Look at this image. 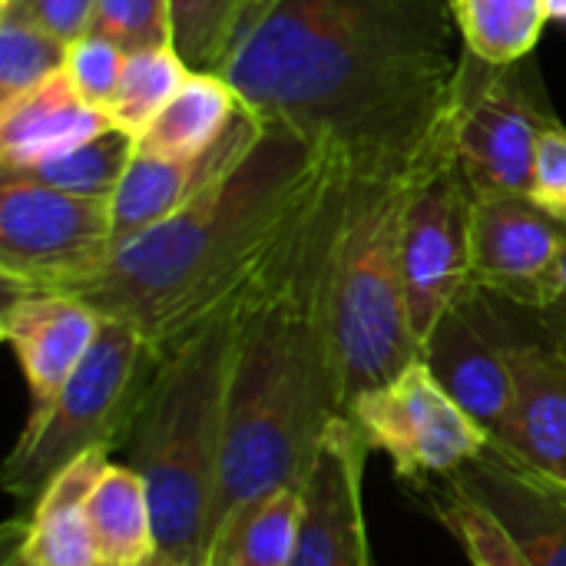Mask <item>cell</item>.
<instances>
[{
    "instance_id": "6da1fadb",
    "label": "cell",
    "mask_w": 566,
    "mask_h": 566,
    "mask_svg": "<svg viewBox=\"0 0 566 566\" xmlns=\"http://www.w3.org/2000/svg\"><path fill=\"white\" fill-rule=\"evenodd\" d=\"M464 60L451 0H259L222 76L345 182L411 186L454 163Z\"/></svg>"
},
{
    "instance_id": "7a4b0ae2",
    "label": "cell",
    "mask_w": 566,
    "mask_h": 566,
    "mask_svg": "<svg viewBox=\"0 0 566 566\" xmlns=\"http://www.w3.org/2000/svg\"><path fill=\"white\" fill-rule=\"evenodd\" d=\"M342 189V169L315 143L262 116L255 139L209 186L63 295L126 322L163 361L275 282L318 239Z\"/></svg>"
},
{
    "instance_id": "3957f363",
    "label": "cell",
    "mask_w": 566,
    "mask_h": 566,
    "mask_svg": "<svg viewBox=\"0 0 566 566\" xmlns=\"http://www.w3.org/2000/svg\"><path fill=\"white\" fill-rule=\"evenodd\" d=\"M325 229L239 312L209 537L235 507L279 488H302L332 424L345 415L318 308Z\"/></svg>"
},
{
    "instance_id": "277c9868",
    "label": "cell",
    "mask_w": 566,
    "mask_h": 566,
    "mask_svg": "<svg viewBox=\"0 0 566 566\" xmlns=\"http://www.w3.org/2000/svg\"><path fill=\"white\" fill-rule=\"evenodd\" d=\"M239 312L159 361L126 438L129 464L149 488L159 557L172 566H206Z\"/></svg>"
},
{
    "instance_id": "5b68a950",
    "label": "cell",
    "mask_w": 566,
    "mask_h": 566,
    "mask_svg": "<svg viewBox=\"0 0 566 566\" xmlns=\"http://www.w3.org/2000/svg\"><path fill=\"white\" fill-rule=\"evenodd\" d=\"M405 186L345 182L318 252V308L345 411L421 358L401 275Z\"/></svg>"
},
{
    "instance_id": "8992f818",
    "label": "cell",
    "mask_w": 566,
    "mask_h": 566,
    "mask_svg": "<svg viewBox=\"0 0 566 566\" xmlns=\"http://www.w3.org/2000/svg\"><path fill=\"white\" fill-rule=\"evenodd\" d=\"M159 368V358L139 338L136 328L116 318H103V328L60 388L43 408L27 415V424L10 448L0 488L33 507L43 488L80 454L119 448L136 421L143 395Z\"/></svg>"
},
{
    "instance_id": "52a82bcc",
    "label": "cell",
    "mask_w": 566,
    "mask_h": 566,
    "mask_svg": "<svg viewBox=\"0 0 566 566\" xmlns=\"http://www.w3.org/2000/svg\"><path fill=\"white\" fill-rule=\"evenodd\" d=\"M113 252L109 199H83L0 172V275L7 295L63 292Z\"/></svg>"
},
{
    "instance_id": "ba28073f",
    "label": "cell",
    "mask_w": 566,
    "mask_h": 566,
    "mask_svg": "<svg viewBox=\"0 0 566 566\" xmlns=\"http://www.w3.org/2000/svg\"><path fill=\"white\" fill-rule=\"evenodd\" d=\"M345 415L405 481L451 478L491 444V431L441 388L421 358L355 398Z\"/></svg>"
},
{
    "instance_id": "9c48e42d",
    "label": "cell",
    "mask_w": 566,
    "mask_h": 566,
    "mask_svg": "<svg viewBox=\"0 0 566 566\" xmlns=\"http://www.w3.org/2000/svg\"><path fill=\"white\" fill-rule=\"evenodd\" d=\"M554 123L511 66L468 53L454 113V163L471 196H527L544 129Z\"/></svg>"
},
{
    "instance_id": "30bf717a",
    "label": "cell",
    "mask_w": 566,
    "mask_h": 566,
    "mask_svg": "<svg viewBox=\"0 0 566 566\" xmlns=\"http://www.w3.org/2000/svg\"><path fill=\"white\" fill-rule=\"evenodd\" d=\"M471 189L458 163L405 186L401 196V275L418 342L474 292L471 282Z\"/></svg>"
},
{
    "instance_id": "8fae6325",
    "label": "cell",
    "mask_w": 566,
    "mask_h": 566,
    "mask_svg": "<svg viewBox=\"0 0 566 566\" xmlns=\"http://www.w3.org/2000/svg\"><path fill=\"white\" fill-rule=\"evenodd\" d=\"M566 226L527 196H474L471 282L517 312H544L554 298Z\"/></svg>"
},
{
    "instance_id": "7c38bea8",
    "label": "cell",
    "mask_w": 566,
    "mask_h": 566,
    "mask_svg": "<svg viewBox=\"0 0 566 566\" xmlns=\"http://www.w3.org/2000/svg\"><path fill=\"white\" fill-rule=\"evenodd\" d=\"M514 335L497 318L494 298L474 289L424 338L421 361L441 388L481 424L497 434L514 405Z\"/></svg>"
},
{
    "instance_id": "4fadbf2b",
    "label": "cell",
    "mask_w": 566,
    "mask_h": 566,
    "mask_svg": "<svg viewBox=\"0 0 566 566\" xmlns=\"http://www.w3.org/2000/svg\"><path fill=\"white\" fill-rule=\"evenodd\" d=\"M368 454L365 434L342 415L305 478V521L292 566H371L365 517Z\"/></svg>"
},
{
    "instance_id": "5bb4252c",
    "label": "cell",
    "mask_w": 566,
    "mask_h": 566,
    "mask_svg": "<svg viewBox=\"0 0 566 566\" xmlns=\"http://www.w3.org/2000/svg\"><path fill=\"white\" fill-rule=\"evenodd\" d=\"M103 328V315L63 292L7 295L0 335L30 391V415L43 411L80 368Z\"/></svg>"
},
{
    "instance_id": "9a60e30c",
    "label": "cell",
    "mask_w": 566,
    "mask_h": 566,
    "mask_svg": "<svg viewBox=\"0 0 566 566\" xmlns=\"http://www.w3.org/2000/svg\"><path fill=\"white\" fill-rule=\"evenodd\" d=\"M517 541L534 566H566V488L537 474L494 438L481 458L444 478Z\"/></svg>"
},
{
    "instance_id": "2e32d148",
    "label": "cell",
    "mask_w": 566,
    "mask_h": 566,
    "mask_svg": "<svg viewBox=\"0 0 566 566\" xmlns=\"http://www.w3.org/2000/svg\"><path fill=\"white\" fill-rule=\"evenodd\" d=\"M262 129V116L249 106L239 109L222 139L192 159H166L153 153L133 156L126 176L109 196V222H113V249L149 232L172 212H179L202 186H209Z\"/></svg>"
},
{
    "instance_id": "e0dca14e",
    "label": "cell",
    "mask_w": 566,
    "mask_h": 566,
    "mask_svg": "<svg viewBox=\"0 0 566 566\" xmlns=\"http://www.w3.org/2000/svg\"><path fill=\"white\" fill-rule=\"evenodd\" d=\"M514 405L494 441L537 474L566 488V352L547 335L511 345Z\"/></svg>"
},
{
    "instance_id": "ac0fdd59",
    "label": "cell",
    "mask_w": 566,
    "mask_h": 566,
    "mask_svg": "<svg viewBox=\"0 0 566 566\" xmlns=\"http://www.w3.org/2000/svg\"><path fill=\"white\" fill-rule=\"evenodd\" d=\"M109 126V116L90 106L60 73L0 109V172H27Z\"/></svg>"
},
{
    "instance_id": "d6986e66",
    "label": "cell",
    "mask_w": 566,
    "mask_h": 566,
    "mask_svg": "<svg viewBox=\"0 0 566 566\" xmlns=\"http://www.w3.org/2000/svg\"><path fill=\"white\" fill-rule=\"evenodd\" d=\"M109 464V451H86L70 461L17 524L13 547L36 566H99L86 517L90 491Z\"/></svg>"
},
{
    "instance_id": "ffe728a7",
    "label": "cell",
    "mask_w": 566,
    "mask_h": 566,
    "mask_svg": "<svg viewBox=\"0 0 566 566\" xmlns=\"http://www.w3.org/2000/svg\"><path fill=\"white\" fill-rule=\"evenodd\" d=\"M99 566H146L159 557L153 501L133 464H106L86 501Z\"/></svg>"
},
{
    "instance_id": "44dd1931",
    "label": "cell",
    "mask_w": 566,
    "mask_h": 566,
    "mask_svg": "<svg viewBox=\"0 0 566 566\" xmlns=\"http://www.w3.org/2000/svg\"><path fill=\"white\" fill-rule=\"evenodd\" d=\"M305 521V484L235 507L209 537L206 566H292Z\"/></svg>"
},
{
    "instance_id": "7402d4cb",
    "label": "cell",
    "mask_w": 566,
    "mask_h": 566,
    "mask_svg": "<svg viewBox=\"0 0 566 566\" xmlns=\"http://www.w3.org/2000/svg\"><path fill=\"white\" fill-rule=\"evenodd\" d=\"M242 96L222 73H189L179 93L136 139L139 153L192 159L209 153L242 109Z\"/></svg>"
},
{
    "instance_id": "603a6c76",
    "label": "cell",
    "mask_w": 566,
    "mask_h": 566,
    "mask_svg": "<svg viewBox=\"0 0 566 566\" xmlns=\"http://www.w3.org/2000/svg\"><path fill=\"white\" fill-rule=\"evenodd\" d=\"M451 10L468 53L494 66H514L534 53L551 23L547 0H451Z\"/></svg>"
},
{
    "instance_id": "cb8c5ba5",
    "label": "cell",
    "mask_w": 566,
    "mask_h": 566,
    "mask_svg": "<svg viewBox=\"0 0 566 566\" xmlns=\"http://www.w3.org/2000/svg\"><path fill=\"white\" fill-rule=\"evenodd\" d=\"M136 149H139L136 136H129L119 126H109L99 136L80 143L76 149H70V153H63L56 159H46V163H40V166H33L27 172H17V176L36 179V182L63 189L70 196L109 199L116 192L119 179L126 176Z\"/></svg>"
},
{
    "instance_id": "d4e9b609",
    "label": "cell",
    "mask_w": 566,
    "mask_h": 566,
    "mask_svg": "<svg viewBox=\"0 0 566 566\" xmlns=\"http://www.w3.org/2000/svg\"><path fill=\"white\" fill-rule=\"evenodd\" d=\"M189 73L192 70L176 53V46L126 53L116 96L106 106L109 123L139 139L146 133V126L163 113V106L179 93V86L189 80Z\"/></svg>"
},
{
    "instance_id": "484cf974",
    "label": "cell",
    "mask_w": 566,
    "mask_h": 566,
    "mask_svg": "<svg viewBox=\"0 0 566 566\" xmlns=\"http://www.w3.org/2000/svg\"><path fill=\"white\" fill-rule=\"evenodd\" d=\"M259 0H169L172 46L196 73H222Z\"/></svg>"
},
{
    "instance_id": "4316f807",
    "label": "cell",
    "mask_w": 566,
    "mask_h": 566,
    "mask_svg": "<svg viewBox=\"0 0 566 566\" xmlns=\"http://www.w3.org/2000/svg\"><path fill=\"white\" fill-rule=\"evenodd\" d=\"M66 50L70 43L10 10H0V109L60 76Z\"/></svg>"
},
{
    "instance_id": "83f0119b",
    "label": "cell",
    "mask_w": 566,
    "mask_h": 566,
    "mask_svg": "<svg viewBox=\"0 0 566 566\" xmlns=\"http://www.w3.org/2000/svg\"><path fill=\"white\" fill-rule=\"evenodd\" d=\"M431 501L441 524L454 534L471 566H534L517 547V541L501 527V521L474 497L458 491L451 481L438 488Z\"/></svg>"
},
{
    "instance_id": "f1b7e54d",
    "label": "cell",
    "mask_w": 566,
    "mask_h": 566,
    "mask_svg": "<svg viewBox=\"0 0 566 566\" xmlns=\"http://www.w3.org/2000/svg\"><path fill=\"white\" fill-rule=\"evenodd\" d=\"M90 33L113 40L126 53L172 46L169 0H96Z\"/></svg>"
},
{
    "instance_id": "f546056e",
    "label": "cell",
    "mask_w": 566,
    "mask_h": 566,
    "mask_svg": "<svg viewBox=\"0 0 566 566\" xmlns=\"http://www.w3.org/2000/svg\"><path fill=\"white\" fill-rule=\"evenodd\" d=\"M123 63H126V50L123 46H116L106 36L86 33V36L70 43L63 76L70 80V86L90 106L106 113V106L116 96V86H119V76H123Z\"/></svg>"
},
{
    "instance_id": "4dcf8cb0",
    "label": "cell",
    "mask_w": 566,
    "mask_h": 566,
    "mask_svg": "<svg viewBox=\"0 0 566 566\" xmlns=\"http://www.w3.org/2000/svg\"><path fill=\"white\" fill-rule=\"evenodd\" d=\"M527 199L566 226V129L557 119L541 136Z\"/></svg>"
},
{
    "instance_id": "1f68e13d",
    "label": "cell",
    "mask_w": 566,
    "mask_h": 566,
    "mask_svg": "<svg viewBox=\"0 0 566 566\" xmlns=\"http://www.w3.org/2000/svg\"><path fill=\"white\" fill-rule=\"evenodd\" d=\"M0 10L30 20L63 43H73L90 33L96 0H0Z\"/></svg>"
},
{
    "instance_id": "d6a6232c",
    "label": "cell",
    "mask_w": 566,
    "mask_h": 566,
    "mask_svg": "<svg viewBox=\"0 0 566 566\" xmlns=\"http://www.w3.org/2000/svg\"><path fill=\"white\" fill-rule=\"evenodd\" d=\"M537 322V332L554 338V342H566V315H551V312H531Z\"/></svg>"
},
{
    "instance_id": "836d02e7",
    "label": "cell",
    "mask_w": 566,
    "mask_h": 566,
    "mask_svg": "<svg viewBox=\"0 0 566 566\" xmlns=\"http://www.w3.org/2000/svg\"><path fill=\"white\" fill-rule=\"evenodd\" d=\"M544 312H551V315H566V249H564V255H560V269H557L554 298H551V305H547Z\"/></svg>"
},
{
    "instance_id": "e575fe53",
    "label": "cell",
    "mask_w": 566,
    "mask_h": 566,
    "mask_svg": "<svg viewBox=\"0 0 566 566\" xmlns=\"http://www.w3.org/2000/svg\"><path fill=\"white\" fill-rule=\"evenodd\" d=\"M547 13H551V20L566 27V0H547Z\"/></svg>"
},
{
    "instance_id": "d590c367",
    "label": "cell",
    "mask_w": 566,
    "mask_h": 566,
    "mask_svg": "<svg viewBox=\"0 0 566 566\" xmlns=\"http://www.w3.org/2000/svg\"><path fill=\"white\" fill-rule=\"evenodd\" d=\"M3 566H36V564L23 560V557H20V551H17V547H10V551H7V560H3Z\"/></svg>"
},
{
    "instance_id": "8d00e7d4",
    "label": "cell",
    "mask_w": 566,
    "mask_h": 566,
    "mask_svg": "<svg viewBox=\"0 0 566 566\" xmlns=\"http://www.w3.org/2000/svg\"><path fill=\"white\" fill-rule=\"evenodd\" d=\"M146 566H172V564H169V560H163V557H156L153 564H146Z\"/></svg>"
},
{
    "instance_id": "74e56055",
    "label": "cell",
    "mask_w": 566,
    "mask_h": 566,
    "mask_svg": "<svg viewBox=\"0 0 566 566\" xmlns=\"http://www.w3.org/2000/svg\"><path fill=\"white\" fill-rule=\"evenodd\" d=\"M551 342H554V338H551ZM554 345H560V348H564V352H566V342H554Z\"/></svg>"
}]
</instances>
